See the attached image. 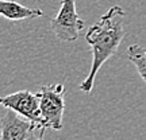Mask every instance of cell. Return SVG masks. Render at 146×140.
<instances>
[{"mask_svg":"<svg viewBox=\"0 0 146 140\" xmlns=\"http://www.w3.org/2000/svg\"><path fill=\"white\" fill-rule=\"evenodd\" d=\"M125 16L126 12L123 8L119 5H114L100 18L98 23L88 28L85 39L92 49V65L87 78L80 86L83 92L88 93L92 90L95 77L99 69L118 51L126 34L123 26Z\"/></svg>","mask_w":146,"mask_h":140,"instance_id":"1","label":"cell"},{"mask_svg":"<svg viewBox=\"0 0 146 140\" xmlns=\"http://www.w3.org/2000/svg\"><path fill=\"white\" fill-rule=\"evenodd\" d=\"M0 105L15 110L22 117L35 124L38 129H42V128L46 129L43 127V121L39 112V99L36 93H33L31 90H19L8 96L0 97Z\"/></svg>","mask_w":146,"mask_h":140,"instance_id":"4","label":"cell"},{"mask_svg":"<svg viewBox=\"0 0 146 140\" xmlns=\"http://www.w3.org/2000/svg\"><path fill=\"white\" fill-rule=\"evenodd\" d=\"M50 28L60 41L74 42L84 28V20L76 11V0H62L57 16L50 22Z\"/></svg>","mask_w":146,"mask_h":140,"instance_id":"3","label":"cell"},{"mask_svg":"<svg viewBox=\"0 0 146 140\" xmlns=\"http://www.w3.org/2000/svg\"><path fill=\"white\" fill-rule=\"evenodd\" d=\"M145 55H146V50H145Z\"/></svg>","mask_w":146,"mask_h":140,"instance_id":"9","label":"cell"},{"mask_svg":"<svg viewBox=\"0 0 146 140\" xmlns=\"http://www.w3.org/2000/svg\"><path fill=\"white\" fill-rule=\"evenodd\" d=\"M39 99V112L46 129H62V117L65 110V88L62 83L43 85L36 92Z\"/></svg>","mask_w":146,"mask_h":140,"instance_id":"2","label":"cell"},{"mask_svg":"<svg viewBox=\"0 0 146 140\" xmlns=\"http://www.w3.org/2000/svg\"><path fill=\"white\" fill-rule=\"evenodd\" d=\"M127 55L129 59L134 63L137 68V72L141 76V78L146 82V55L145 49H142L139 45H131L127 49Z\"/></svg>","mask_w":146,"mask_h":140,"instance_id":"7","label":"cell"},{"mask_svg":"<svg viewBox=\"0 0 146 140\" xmlns=\"http://www.w3.org/2000/svg\"><path fill=\"white\" fill-rule=\"evenodd\" d=\"M45 131L46 129H34L31 133H30V136L27 137V140H43Z\"/></svg>","mask_w":146,"mask_h":140,"instance_id":"8","label":"cell"},{"mask_svg":"<svg viewBox=\"0 0 146 140\" xmlns=\"http://www.w3.org/2000/svg\"><path fill=\"white\" fill-rule=\"evenodd\" d=\"M0 15L5 19L14 22L25 20V19H36L43 16V11L38 8H27L25 5L19 4L18 1L12 0H0Z\"/></svg>","mask_w":146,"mask_h":140,"instance_id":"6","label":"cell"},{"mask_svg":"<svg viewBox=\"0 0 146 140\" xmlns=\"http://www.w3.org/2000/svg\"><path fill=\"white\" fill-rule=\"evenodd\" d=\"M34 129H38L35 124L25 117L22 119L12 109H8L0 119V140H27Z\"/></svg>","mask_w":146,"mask_h":140,"instance_id":"5","label":"cell"}]
</instances>
